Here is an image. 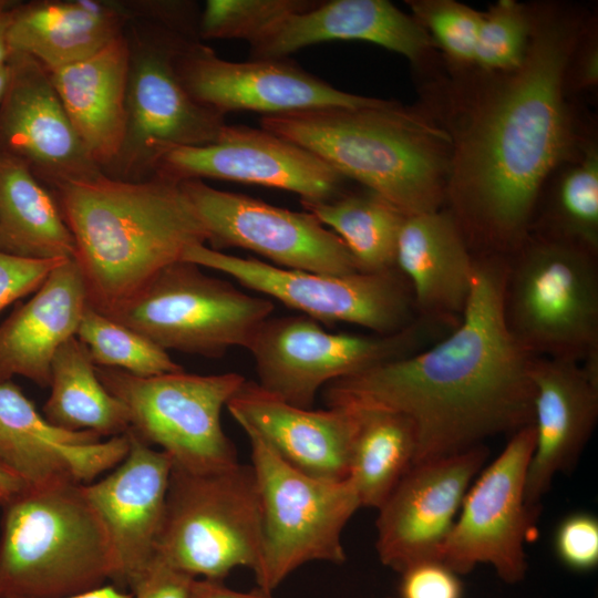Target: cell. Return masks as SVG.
Wrapping results in <instances>:
<instances>
[{
    "instance_id": "1",
    "label": "cell",
    "mask_w": 598,
    "mask_h": 598,
    "mask_svg": "<svg viewBox=\"0 0 598 598\" xmlns=\"http://www.w3.org/2000/svg\"><path fill=\"white\" fill-rule=\"evenodd\" d=\"M507 258L475 256L460 323L431 347L323 388L328 408H379L411 419L414 463L450 456L534 422L533 357L503 315Z\"/></svg>"
},
{
    "instance_id": "2",
    "label": "cell",
    "mask_w": 598,
    "mask_h": 598,
    "mask_svg": "<svg viewBox=\"0 0 598 598\" xmlns=\"http://www.w3.org/2000/svg\"><path fill=\"white\" fill-rule=\"evenodd\" d=\"M578 23H534L524 62L473 109L450 154L445 199L474 256L508 258L532 234L542 187L567 154L564 87Z\"/></svg>"
},
{
    "instance_id": "3",
    "label": "cell",
    "mask_w": 598,
    "mask_h": 598,
    "mask_svg": "<svg viewBox=\"0 0 598 598\" xmlns=\"http://www.w3.org/2000/svg\"><path fill=\"white\" fill-rule=\"evenodd\" d=\"M54 192L74 238L89 303L105 316L182 260L188 247L207 243L181 181L166 175L124 181L103 173Z\"/></svg>"
},
{
    "instance_id": "4",
    "label": "cell",
    "mask_w": 598,
    "mask_h": 598,
    "mask_svg": "<svg viewBox=\"0 0 598 598\" xmlns=\"http://www.w3.org/2000/svg\"><path fill=\"white\" fill-rule=\"evenodd\" d=\"M260 127L312 152L403 215L445 200L450 136L413 111L382 101L264 115Z\"/></svg>"
},
{
    "instance_id": "5",
    "label": "cell",
    "mask_w": 598,
    "mask_h": 598,
    "mask_svg": "<svg viewBox=\"0 0 598 598\" xmlns=\"http://www.w3.org/2000/svg\"><path fill=\"white\" fill-rule=\"evenodd\" d=\"M2 508L0 598H66L116 584L114 547L82 484L27 486Z\"/></svg>"
},
{
    "instance_id": "6",
    "label": "cell",
    "mask_w": 598,
    "mask_h": 598,
    "mask_svg": "<svg viewBox=\"0 0 598 598\" xmlns=\"http://www.w3.org/2000/svg\"><path fill=\"white\" fill-rule=\"evenodd\" d=\"M503 315L512 338L533 358H598L597 256L530 235L507 258Z\"/></svg>"
},
{
    "instance_id": "7",
    "label": "cell",
    "mask_w": 598,
    "mask_h": 598,
    "mask_svg": "<svg viewBox=\"0 0 598 598\" xmlns=\"http://www.w3.org/2000/svg\"><path fill=\"white\" fill-rule=\"evenodd\" d=\"M261 543L250 464L210 473L172 467L156 558L190 577L224 581L235 568L257 570Z\"/></svg>"
},
{
    "instance_id": "8",
    "label": "cell",
    "mask_w": 598,
    "mask_h": 598,
    "mask_svg": "<svg viewBox=\"0 0 598 598\" xmlns=\"http://www.w3.org/2000/svg\"><path fill=\"white\" fill-rule=\"evenodd\" d=\"M243 431L250 444L261 507L257 588L272 592L307 563L343 564L342 533L361 507L349 480L328 482L305 475L281 461L256 433Z\"/></svg>"
},
{
    "instance_id": "9",
    "label": "cell",
    "mask_w": 598,
    "mask_h": 598,
    "mask_svg": "<svg viewBox=\"0 0 598 598\" xmlns=\"http://www.w3.org/2000/svg\"><path fill=\"white\" fill-rule=\"evenodd\" d=\"M151 22L140 33L126 34L130 43L126 127L121 151L105 173L113 178L150 177L168 151L212 144L226 125L225 115L190 96L176 70L183 44L197 38Z\"/></svg>"
},
{
    "instance_id": "10",
    "label": "cell",
    "mask_w": 598,
    "mask_h": 598,
    "mask_svg": "<svg viewBox=\"0 0 598 598\" xmlns=\"http://www.w3.org/2000/svg\"><path fill=\"white\" fill-rule=\"evenodd\" d=\"M104 388L127 410L130 430L171 456L173 467L210 473L237 463V451L221 426V410L246 379L235 372L154 377L95 365Z\"/></svg>"
},
{
    "instance_id": "11",
    "label": "cell",
    "mask_w": 598,
    "mask_h": 598,
    "mask_svg": "<svg viewBox=\"0 0 598 598\" xmlns=\"http://www.w3.org/2000/svg\"><path fill=\"white\" fill-rule=\"evenodd\" d=\"M272 311L270 299L177 260L107 317L166 351L219 358L230 348H246Z\"/></svg>"
},
{
    "instance_id": "12",
    "label": "cell",
    "mask_w": 598,
    "mask_h": 598,
    "mask_svg": "<svg viewBox=\"0 0 598 598\" xmlns=\"http://www.w3.org/2000/svg\"><path fill=\"white\" fill-rule=\"evenodd\" d=\"M437 326L420 318L398 333L367 337L329 332L303 315L270 316L246 349L261 389L293 406L312 409L317 393L330 382L425 348Z\"/></svg>"
},
{
    "instance_id": "13",
    "label": "cell",
    "mask_w": 598,
    "mask_h": 598,
    "mask_svg": "<svg viewBox=\"0 0 598 598\" xmlns=\"http://www.w3.org/2000/svg\"><path fill=\"white\" fill-rule=\"evenodd\" d=\"M182 260L220 271L321 324L343 322L378 336H390L420 319L411 288L396 268L327 275L285 269L256 258L224 254L206 245L188 247Z\"/></svg>"
},
{
    "instance_id": "14",
    "label": "cell",
    "mask_w": 598,
    "mask_h": 598,
    "mask_svg": "<svg viewBox=\"0 0 598 598\" xmlns=\"http://www.w3.org/2000/svg\"><path fill=\"white\" fill-rule=\"evenodd\" d=\"M535 447L534 424L512 434L502 453L468 487L441 561L460 576L487 564L507 584L527 570L525 543L540 508L525 501L526 475Z\"/></svg>"
},
{
    "instance_id": "15",
    "label": "cell",
    "mask_w": 598,
    "mask_h": 598,
    "mask_svg": "<svg viewBox=\"0 0 598 598\" xmlns=\"http://www.w3.org/2000/svg\"><path fill=\"white\" fill-rule=\"evenodd\" d=\"M181 186L207 231L212 248H243L270 265L327 275L360 271L343 241L309 212H293L202 179Z\"/></svg>"
},
{
    "instance_id": "16",
    "label": "cell",
    "mask_w": 598,
    "mask_h": 598,
    "mask_svg": "<svg viewBox=\"0 0 598 598\" xmlns=\"http://www.w3.org/2000/svg\"><path fill=\"white\" fill-rule=\"evenodd\" d=\"M184 87L202 105L226 115H277L324 107H365L383 100L338 90L288 59L231 62L198 39L187 40L176 59Z\"/></svg>"
},
{
    "instance_id": "17",
    "label": "cell",
    "mask_w": 598,
    "mask_h": 598,
    "mask_svg": "<svg viewBox=\"0 0 598 598\" xmlns=\"http://www.w3.org/2000/svg\"><path fill=\"white\" fill-rule=\"evenodd\" d=\"M154 173L176 181L217 178L274 187L310 203L339 197L349 181L312 152L269 131L227 124L212 144L168 151Z\"/></svg>"
},
{
    "instance_id": "18",
    "label": "cell",
    "mask_w": 598,
    "mask_h": 598,
    "mask_svg": "<svg viewBox=\"0 0 598 598\" xmlns=\"http://www.w3.org/2000/svg\"><path fill=\"white\" fill-rule=\"evenodd\" d=\"M487 456L482 444L411 466L378 508L375 549L384 566L401 574L441 560L464 496Z\"/></svg>"
},
{
    "instance_id": "19",
    "label": "cell",
    "mask_w": 598,
    "mask_h": 598,
    "mask_svg": "<svg viewBox=\"0 0 598 598\" xmlns=\"http://www.w3.org/2000/svg\"><path fill=\"white\" fill-rule=\"evenodd\" d=\"M0 102V154L14 157L53 190L103 174L83 147L52 83L32 56L10 52Z\"/></svg>"
},
{
    "instance_id": "20",
    "label": "cell",
    "mask_w": 598,
    "mask_h": 598,
    "mask_svg": "<svg viewBox=\"0 0 598 598\" xmlns=\"http://www.w3.org/2000/svg\"><path fill=\"white\" fill-rule=\"evenodd\" d=\"M126 434L130 448L124 460L106 477L82 487L114 547L115 585L132 589L155 558L173 463L130 429Z\"/></svg>"
},
{
    "instance_id": "21",
    "label": "cell",
    "mask_w": 598,
    "mask_h": 598,
    "mask_svg": "<svg viewBox=\"0 0 598 598\" xmlns=\"http://www.w3.org/2000/svg\"><path fill=\"white\" fill-rule=\"evenodd\" d=\"M535 447L525 501L540 508L558 473L571 471L598 420V358L585 362L533 358Z\"/></svg>"
},
{
    "instance_id": "22",
    "label": "cell",
    "mask_w": 598,
    "mask_h": 598,
    "mask_svg": "<svg viewBox=\"0 0 598 598\" xmlns=\"http://www.w3.org/2000/svg\"><path fill=\"white\" fill-rule=\"evenodd\" d=\"M226 408L243 430L256 433L296 471L321 481L348 480L355 430L352 409L293 406L247 380Z\"/></svg>"
},
{
    "instance_id": "23",
    "label": "cell",
    "mask_w": 598,
    "mask_h": 598,
    "mask_svg": "<svg viewBox=\"0 0 598 598\" xmlns=\"http://www.w3.org/2000/svg\"><path fill=\"white\" fill-rule=\"evenodd\" d=\"M395 267L408 281L420 318L456 327L472 290L475 256L448 210L404 217Z\"/></svg>"
},
{
    "instance_id": "24",
    "label": "cell",
    "mask_w": 598,
    "mask_h": 598,
    "mask_svg": "<svg viewBox=\"0 0 598 598\" xmlns=\"http://www.w3.org/2000/svg\"><path fill=\"white\" fill-rule=\"evenodd\" d=\"M329 41H363L419 62L433 41L421 24L386 0H331L289 17L249 44L250 60H277Z\"/></svg>"
},
{
    "instance_id": "25",
    "label": "cell",
    "mask_w": 598,
    "mask_h": 598,
    "mask_svg": "<svg viewBox=\"0 0 598 598\" xmlns=\"http://www.w3.org/2000/svg\"><path fill=\"white\" fill-rule=\"evenodd\" d=\"M87 306L80 267L74 259H65L0 326V382L21 375L48 388L52 360L76 336Z\"/></svg>"
},
{
    "instance_id": "26",
    "label": "cell",
    "mask_w": 598,
    "mask_h": 598,
    "mask_svg": "<svg viewBox=\"0 0 598 598\" xmlns=\"http://www.w3.org/2000/svg\"><path fill=\"white\" fill-rule=\"evenodd\" d=\"M135 4L104 0L14 3L8 27L10 52L32 56L49 72L82 61L125 32Z\"/></svg>"
},
{
    "instance_id": "27",
    "label": "cell",
    "mask_w": 598,
    "mask_h": 598,
    "mask_svg": "<svg viewBox=\"0 0 598 598\" xmlns=\"http://www.w3.org/2000/svg\"><path fill=\"white\" fill-rule=\"evenodd\" d=\"M128 70L124 32L95 54L49 72L83 147L104 174L124 141Z\"/></svg>"
},
{
    "instance_id": "28",
    "label": "cell",
    "mask_w": 598,
    "mask_h": 598,
    "mask_svg": "<svg viewBox=\"0 0 598 598\" xmlns=\"http://www.w3.org/2000/svg\"><path fill=\"white\" fill-rule=\"evenodd\" d=\"M0 251L29 259L72 258L75 243L58 202L30 168L0 154Z\"/></svg>"
},
{
    "instance_id": "29",
    "label": "cell",
    "mask_w": 598,
    "mask_h": 598,
    "mask_svg": "<svg viewBox=\"0 0 598 598\" xmlns=\"http://www.w3.org/2000/svg\"><path fill=\"white\" fill-rule=\"evenodd\" d=\"M49 386L43 412L51 424L101 437L122 435L130 429L126 408L101 383L87 349L76 337L58 349Z\"/></svg>"
},
{
    "instance_id": "30",
    "label": "cell",
    "mask_w": 598,
    "mask_h": 598,
    "mask_svg": "<svg viewBox=\"0 0 598 598\" xmlns=\"http://www.w3.org/2000/svg\"><path fill=\"white\" fill-rule=\"evenodd\" d=\"M350 409L354 411L355 430L348 480L360 506L378 509L414 463L415 427L400 412Z\"/></svg>"
},
{
    "instance_id": "31",
    "label": "cell",
    "mask_w": 598,
    "mask_h": 598,
    "mask_svg": "<svg viewBox=\"0 0 598 598\" xmlns=\"http://www.w3.org/2000/svg\"><path fill=\"white\" fill-rule=\"evenodd\" d=\"M300 203L343 241L360 271L396 268V241L405 215L389 202L367 189L346 192L329 202Z\"/></svg>"
},
{
    "instance_id": "32",
    "label": "cell",
    "mask_w": 598,
    "mask_h": 598,
    "mask_svg": "<svg viewBox=\"0 0 598 598\" xmlns=\"http://www.w3.org/2000/svg\"><path fill=\"white\" fill-rule=\"evenodd\" d=\"M0 420L12 431L64 455L80 484L117 466L130 448L126 433L101 442L93 432H72L51 424L11 380L0 382Z\"/></svg>"
},
{
    "instance_id": "33",
    "label": "cell",
    "mask_w": 598,
    "mask_h": 598,
    "mask_svg": "<svg viewBox=\"0 0 598 598\" xmlns=\"http://www.w3.org/2000/svg\"><path fill=\"white\" fill-rule=\"evenodd\" d=\"M96 367L118 369L138 377L183 371L168 352L140 332L86 307L75 336Z\"/></svg>"
},
{
    "instance_id": "34",
    "label": "cell",
    "mask_w": 598,
    "mask_h": 598,
    "mask_svg": "<svg viewBox=\"0 0 598 598\" xmlns=\"http://www.w3.org/2000/svg\"><path fill=\"white\" fill-rule=\"evenodd\" d=\"M547 227L540 237L571 244L598 256V152L585 156L556 187L548 212Z\"/></svg>"
},
{
    "instance_id": "35",
    "label": "cell",
    "mask_w": 598,
    "mask_h": 598,
    "mask_svg": "<svg viewBox=\"0 0 598 598\" xmlns=\"http://www.w3.org/2000/svg\"><path fill=\"white\" fill-rule=\"evenodd\" d=\"M319 0H208L199 14V40L262 38L291 16L311 10Z\"/></svg>"
},
{
    "instance_id": "36",
    "label": "cell",
    "mask_w": 598,
    "mask_h": 598,
    "mask_svg": "<svg viewBox=\"0 0 598 598\" xmlns=\"http://www.w3.org/2000/svg\"><path fill=\"white\" fill-rule=\"evenodd\" d=\"M534 22L524 7L501 0L482 13L473 63L492 72L507 73L525 60Z\"/></svg>"
},
{
    "instance_id": "37",
    "label": "cell",
    "mask_w": 598,
    "mask_h": 598,
    "mask_svg": "<svg viewBox=\"0 0 598 598\" xmlns=\"http://www.w3.org/2000/svg\"><path fill=\"white\" fill-rule=\"evenodd\" d=\"M413 18L457 64L473 63L482 12L454 0L408 2Z\"/></svg>"
},
{
    "instance_id": "38",
    "label": "cell",
    "mask_w": 598,
    "mask_h": 598,
    "mask_svg": "<svg viewBox=\"0 0 598 598\" xmlns=\"http://www.w3.org/2000/svg\"><path fill=\"white\" fill-rule=\"evenodd\" d=\"M0 458L28 486L76 482L71 463L64 455L12 431L1 420Z\"/></svg>"
},
{
    "instance_id": "39",
    "label": "cell",
    "mask_w": 598,
    "mask_h": 598,
    "mask_svg": "<svg viewBox=\"0 0 598 598\" xmlns=\"http://www.w3.org/2000/svg\"><path fill=\"white\" fill-rule=\"evenodd\" d=\"M554 549L568 569L587 573L598 566V519L590 513L567 515L554 535Z\"/></svg>"
},
{
    "instance_id": "40",
    "label": "cell",
    "mask_w": 598,
    "mask_h": 598,
    "mask_svg": "<svg viewBox=\"0 0 598 598\" xmlns=\"http://www.w3.org/2000/svg\"><path fill=\"white\" fill-rule=\"evenodd\" d=\"M70 258L29 259L0 251V311L37 291L50 272Z\"/></svg>"
},
{
    "instance_id": "41",
    "label": "cell",
    "mask_w": 598,
    "mask_h": 598,
    "mask_svg": "<svg viewBox=\"0 0 598 598\" xmlns=\"http://www.w3.org/2000/svg\"><path fill=\"white\" fill-rule=\"evenodd\" d=\"M400 575L398 598H463L460 575L441 560L419 563Z\"/></svg>"
},
{
    "instance_id": "42",
    "label": "cell",
    "mask_w": 598,
    "mask_h": 598,
    "mask_svg": "<svg viewBox=\"0 0 598 598\" xmlns=\"http://www.w3.org/2000/svg\"><path fill=\"white\" fill-rule=\"evenodd\" d=\"M193 580L155 557L131 592L134 598H189Z\"/></svg>"
},
{
    "instance_id": "43",
    "label": "cell",
    "mask_w": 598,
    "mask_h": 598,
    "mask_svg": "<svg viewBox=\"0 0 598 598\" xmlns=\"http://www.w3.org/2000/svg\"><path fill=\"white\" fill-rule=\"evenodd\" d=\"M271 594L259 588L238 591L227 587L224 581L194 578L189 598H274Z\"/></svg>"
},
{
    "instance_id": "44",
    "label": "cell",
    "mask_w": 598,
    "mask_h": 598,
    "mask_svg": "<svg viewBox=\"0 0 598 598\" xmlns=\"http://www.w3.org/2000/svg\"><path fill=\"white\" fill-rule=\"evenodd\" d=\"M598 81V52L597 48L590 47L581 55L578 68V83L581 86H594Z\"/></svg>"
},
{
    "instance_id": "45",
    "label": "cell",
    "mask_w": 598,
    "mask_h": 598,
    "mask_svg": "<svg viewBox=\"0 0 598 598\" xmlns=\"http://www.w3.org/2000/svg\"><path fill=\"white\" fill-rule=\"evenodd\" d=\"M27 486V483L0 458V492L7 502Z\"/></svg>"
},
{
    "instance_id": "46",
    "label": "cell",
    "mask_w": 598,
    "mask_h": 598,
    "mask_svg": "<svg viewBox=\"0 0 598 598\" xmlns=\"http://www.w3.org/2000/svg\"><path fill=\"white\" fill-rule=\"evenodd\" d=\"M16 2L0 0V65L4 64L10 55L8 44V27L11 8Z\"/></svg>"
},
{
    "instance_id": "47",
    "label": "cell",
    "mask_w": 598,
    "mask_h": 598,
    "mask_svg": "<svg viewBox=\"0 0 598 598\" xmlns=\"http://www.w3.org/2000/svg\"><path fill=\"white\" fill-rule=\"evenodd\" d=\"M66 598H134V596L131 591H125L114 584H106L94 590Z\"/></svg>"
},
{
    "instance_id": "48",
    "label": "cell",
    "mask_w": 598,
    "mask_h": 598,
    "mask_svg": "<svg viewBox=\"0 0 598 598\" xmlns=\"http://www.w3.org/2000/svg\"><path fill=\"white\" fill-rule=\"evenodd\" d=\"M8 79H9V66H8V63L6 62L4 64L0 65V102L4 94Z\"/></svg>"
},
{
    "instance_id": "49",
    "label": "cell",
    "mask_w": 598,
    "mask_h": 598,
    "mask_svg": "<svg viewBox=\"0 0 598 598\" xmlns=\"http://www.w3.org/2000/svg\"><path fill=\"white\" fill-rule=\"evenodd\" d=\"M7 502L6 497L0 492V505L2 506Z\"/></svg>"
},
{
    "instance_id": "50",
    "label": "cell",
    "mask_w": 598,
    "mask_h": 598,
    "mask_svg": "<svg viewBox=\"0 0 598 598\" xmlns=\"http://www.w3.org/2000/svg\"><path fill=\"white\" fill-rule=\"evenodd\" d=\"M390 598H394V597H390ZM398 598V597H396Z\"/></svg>"
}]
</instances>
